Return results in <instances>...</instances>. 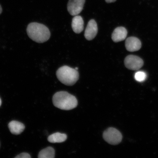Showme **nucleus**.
<instances>
[{"label": "nucleus", "instance_id": "nucleus-1", "mask_svg": "<svg viewBox=\"0 0 158 158\" xmlns=\"http://www.w3.org/2000/svg\"><path fill=\"white\" fill-rule=\"evenodd\" d=\"M27 31L29 38L37 43H43L48 41L50 32L46 26L37 23H31L27 26Z\"/></svg>", "mask_w": 158, "mask_h": 158}, {"label": "nucleus", "instance_id": "nucleus-5", "mask_svg": "<svg viewBox=\"0 0 158 158\" xmlns=\"http://www.w3.org/2000/svg\"><path fill=\"white\" fill-rule=\"evenodd\" d=\"M125 66L132 70H137L143 65V59L134 55H130L126 57L124 61Z\"/></svg>", "mask_w": 158, "mask_h": 158}, {"label": "nucleus", "instance_id": "nucleus-6", "mask_svg": "<svg viewBox=\"0 0 158 158\" xmlns=\"http://www.w3.org/2000/svg\"><path fill=\"white\" fill-rule=\"evenodd\" d=\"M85 0H69L67 9L70 15L72 16L78 15L82 10Z\"/></svg>", "mask_w": 158, "mask_h": 158}, {"label": "nucleus", "instance_id": "nucleus-8", "mask_svg": "<svg viewBox=\"0 0 158 158\" xmlns=\"http://www.w3.org/2000/svg\"><path fill=\"white\" fill-rule=\"evenodd\" d=\"M125 46L130 52H134L139 50L141 47V43L137 37H131L126 40Z\"/></svg>", "mask_w": 158, "mask_h": 158}, {"label": "nucleus", "instance_id": "nucleus-18", "mask_svg": "<svg viewBox=\"0 0 158 158\" xmlns=\"http://www.w3.org/2000/svg\"><path fill=\"white\" fill-rule=\"evenodd\" d=\"M2 104V101L1 100V99L0 98V106H1Z\"/></svg>", "mask_w": 158, "mask_h": 158}, {"label": "nucleus", "instance_id": "nucleus-15", "mask_svg": "<svg viewBox=\"0 0 158 158\" xmlns=\"http://www.w3.org/2000/svg\"><path fill=\"white\" fill-rule=\"evenodd\" d=\"M31 157L28 153H22L17 155L15 158H31Z\"/></svg>", "mask_w": 158, "mask_h": 158}, {"label": "nucleus", "instance_id": "nucleus-13", "mask_svg": "<svg viewBox=\"0 0 158 158\" xmlns=\"http://www.w3.org/2000/svg\"><path fill=\"white\" fill-rule=\"evenodd\" d=\"M55 156V151L51 147H47L40 152L38 157L39 158H54Z\"/></svg>", "mask_w": 158, "mask_h": 158}, {"label": "nucleus", "instance_id": "nucleus-11", "mask_svg": "<svg viewBox=\"0 0 158 158\" xmlns=\"http://www.w3.org/2000/svg\"><path fill=\"white\" fill-rule=\"evenodd\" d=\"M8 127L11 133L15 135L20 134L25 128L24 124L21 122L15 120L10 122Z\"/></svg>", "mask_w": 158, "mask_h": 158}, {"label": "nucleus", "instance_id": "nucleus-7", "mask_svg": "<svg viewBox=\"0 0 158 158\" xmlns=\"http://www.w3.org/2000/svg\"><path fill=\"white\" fill-rule=\"evenodd\" d=\"M98 32V27L96 22L93 19L90 20L85 31V38L88 40H92L96 36Z\"/></svg>", "mask_w": 158, "mask_h": 158}, {"label": "nucleus", "instance_id": "nucleus-9", "mask_svg": "<svg viewBox=\"0 0 158 158\" xmlns=\"http://www.w3.org/2000/svg\"><path fill=\"white\" fill-rule=\"evenodd\" d=\"M127 31L123 27H118L114 30L112 35V39L114 42L123 41L126 38Z\"/></svg>", "mask_w": 158, "mask_h": 158}, {"label": "nucleus", "instance_id": "nucleus-16", "mask_svg": "<svg viewBox=\"0 0 158 158\" xmlns=\"http://www.w3.org/2000/svg\"><path fill=\"white\" fill-rule=\"evenodd\" d=\"M116 0H105L106 2V3H110L112 2H114Z\"/></svg>", "mask_w": 158, "mask_h": 158}, {"label": "nucleus", "instance_id": "nucleus-2", "mask_svg": "<svg viewBox=\"0 0 158 158\" xmlns=\"http://www.w3.org/2000/svg\"><path fill=\"white\" fill-rule=\"evenodd\" d=\"M53 103L60 109L70 110L77 107L78 101L74 96L65 91H60L55 93L53 96Z\"/></svg>", "mask_w": 158, "mask_h": 158}, {"label": "nucleus", "instance_id": "nucleus-12", "mask_svg": "<svg viewBox=\"0 0 158 158\" xmlns=\"http://www.w3.org/2000/svg\"><path fill=\"white\" fill-rule=\"evenodd\" d=\"M67 139L66 134L59 133L51 134L48 138V141L52 143H62L65 141Z\"/></svg>", "mask_w": 158, "mask_h": 158}, {"label": "nucleus", "instance_id": "nucleus-19", "mask_svg": "<svg viewBox=\"0 0 158 158\" xmlns=\"http://www.w3.org/2000/svg\"><path fill=\"white\" fill-rule=\"evenodd\" d=\"M76 69V70H78V68H76V69Z\"/></svg>", "mask_w": 158, "mask_h": 158}, {"label": "nucleus", "instance_id": "nucleus-17", "mask_svg": "<svg viewBox=\"0 0 158 158\" xmlns=\"http://www.w3.org/2000/svg\"><path fill=\"white\" fill-rule=\"evenodd\" d=\"M2 7L1 6V5H0V15L2 13Z\"/></svg>", "mask_w": 158, "mask_h": 158}, {"label": "nucleus", "instance_id": "nucleus-4", "mask_svg": "<svg viewBox=\"0 0 158 158\" xmlns=\"http://www.w3.org/2000/svg\"><path fill=\"white\" fill-rule=\"evenodd\" d=\"M103 137L105 141L110 145H118L122 141V135L115 128L110 127L104 132Z\"/></svg>", "mask_w": 158, "mask_h": 158}, {"label": "nucleus", "instance_id": "nucleus-3", "mask_svg": "<svg viewBox=\"0 0 158 158\" xmlns=\"http://www.w3.org/2000/svg\"><path fill=\"white\" fill-rule=\"evenodd\" d=\"M57 78L60 81L67 86H72L79 78L77 70L67 66L60 67L57 71Z\"/></svg>", "mask_w": 158, "mask_h": 158}, {"label": "nucleus", "instance_id": "nucleus-10", "mask_svg": "<svg viewBox=\"0 0 158 158\" xmlns=\"http://www.w3.org/2000/svg\"><path fill=\"white\" fill-rule=\"evenodd\" d=\"M72 27L75 33L79 34L83 31L84 29V21L81 16H75L72 19Z\"/></svg>", "mask_w": 158, "mask_h": 158}, {"label": "nucleus", "instance_id": "nucleus-14", "mask_svg": "<svg viewBox=\"0 0 158 158\" xmlns=\"http://www.w3.org/2000/svg\"><path fill=\"white\" fill-rule=\"evenodd\" d=\"M134 78L138 82H143L147 78V74L143 72L139 71L136 73L134 76Z\"/></svg>", "mask_w": 158, "mask_h": 158}]
</instances>
